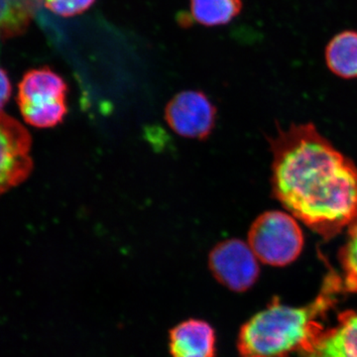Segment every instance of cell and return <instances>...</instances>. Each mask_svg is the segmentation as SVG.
Segmentation results:
<instances>
[{
	"label": "cell",
	"instance_id": "cell-1",
	"mask_svg": "<svg viewBox=\"0 0 357 357\" xmlns=\"http://www.w3.org/2000/svg\"><path fill=\"white\" fill-rule=\"evenodd\" d=\"M271 189L287 213L330 241L357 220V166L312 123L270 138Z\"/></svg>",
	"mask_w": 357,
	"mask_h": 357
},
{
	"label": "cell",
	"instance_id": "cell-2",
	"mask_svg": "<svg viewBox=\"0 0 357 357\" xmlns=\"http://www.w3.org/2000/svg\"><path fill=\"white\" fill-rule=\"evenodd\" d=\"M342 293L344 291L340 274L330 271L318 295L305 306H288L276 298L241 326L237 340L239 356H307L326 330L324 321Z\"/></svg>",
	"mask_w": 357,
	"mask_h": 357
},
{
	"label": "cell",
	"instance_id": "cell-3",
	"mask_svg": "<svg viewBox=\"0 0 357 357\" xmlns=\"http://www.w3.org/2000/svg\"><path fill=\"white\" fill-rule=\"evenodd\" d=\"M68 84L49 67L25 73L18 84L17 103L26 123L35 128H53L68 114Z\"/></svg>",
	"mask_w": 357,
	"mask_h": 357
},
{
	"label": "cell",
	"instance_id": "cell-4",
	"mask_svg": "<svg viewBox=\"0 0 357 357\" xmlns=\"http://www.w3.org/2000/svg\"><path fill=\"white\" fill-rule=\"evenodd\" d=\"M304 234L298 220L289 213L269 211L251 225L248 244L260 262L287 266L298 259L304 248Z\"/></svg>",
	"mask_w": 357,
	"mask_h": 357
},
{
	"label": "cell",
	"instance_id": "cell-5",
	"mask_svg": "<svg viewBox=\"0 0 357 357\" xmlns=\"http://www.w3.org/2000/svg\"><path fill=\"white\" fill-rule=\"evenodd\" d=\"M31 147L27 128L10 115L0 112V197L31 175Z\"/></svg>",
	"mask_w": 357,
	"mask_h": 357
},
{
	"label": "cell",
	"instance_id": "cell-6",
	"mask_svg": "<svg viewBox=\"0 0 357 357\" xmlns=\"http://www.w3.org/2000/svg\"><path fill=\"white\" fill-rule=\"evenodd\" d=\"M208 268L215 280L232 292L252 288L259 278V260L241 239L220 241L208 255Z\"/></svg>",
	"mask_w": 357,
	"mask_h": 357
},
{
	"label": "cell",
	"instance_id": "cell-7",
	"mask_svg": "<svg viewBox=\"0 0 357 357\" xmlns=\"http://www.w3.org/2000/svg\"><path fill=\"white\" fill-rule=\"evenodd\" d=\"M165 119L178 135L204 140L215 128L217 109L202 91H181L167 103Z\"/></svg>",
	"mask_w": 357,
	"mask_h": 357
},
{
	"label": "cell",
	"instance_id": "cell-8",
	"mask_svg": "<svg viewBox=\"0 0 357 357\" xmlns=\"http://www.w3.org/2000/svg\"><path fill=\"white\" fill-rule=\"evenodd\" d=\"M169 349L172 357H215L217 333L204 319H185L169 333Z\"/></svg>",
	"mask_w": 357,
	"mask_h": 357
},
{
	"label": "cell",
	"instance_id": "cell-9",
	"mask_svg": "<svg viewBox=\"0 0 357 357\" xmlns=\"http://www.w3.org/2000/svg\"><path fill=\"white\" fill-rule=\"evenodd\" d=\"M304 357H357V312L340 314L337 325L326 328Z\"/></svg>",
	"mask_w": 357,
	"mask_h": 357
},
{
	"label": "cell",
	"instance_id": "cell-10",
	"mask_svg": "<svg viewBox=\"0 0 357 357\" xmlns=\"http://www.w3.org/2000/svg\"><path fill=\"white\" fill-rule=\"evenodd\" d=\"M328 69L342 79L357 77V32L352 30L335 35L326 48Z\"/></svg>",
	"mask_w": 357,
	"mask_h": 357
},
{
	"label": "cell",
	"instance_id": "cell-11",
	"mask_svg": "<svg viewBox=\"0 0 357 357\" xmlns=\"http://www.w3.org/2000/svg\"><path fill=\"white\" fill-rule=\"evenodd\" d=\"M43 0H0V39L26 31Z\"/></svg>",
	"mask_w": 357,
	"mask_h": 357
},
{
	"label": "cell",
	"instance_id": "cell-12",
	"mask_svg": "<svg viewBox=\"0 0 357 357\" xmlns=\"http://www.w3.org/2000/svg\"><path fill=\"white\" fill-rule=\"evenodd\" d=\"M190 20L204 26L229 24L243 10L241 0H189Z\"/></svg>",
	"mask_w": 357,
	"mask_h": 357
},
{
	"label": "cell",
	"instance_id": "cell-13",
	"mask_svg": "<svg viewBox=\"0 0 357 357\" xmlns=\"http://www.w3.org/2000/svg\"><path fill=\"white\" fill-rule=\"evenodd\" d=\"M344 293L357 294V220L347 227V241L338 251Z\"/></svg>",
	"mask_w": 357,
	"mask_h": 357
},
{
	"label": "cell",
	"instance_id": "cell-14",
	"mask_svg": "<svg viewBox=\"0 0 357 357\" xmlns=\"http://www.w3.org/2000/svg\"><path fill=\"white\" fill-rule=\"evenodd\" d=\"M96 0H43L45 7L62 17H73L88 10Z\"/></svg>",
	"mask_w": 357,
	"mask_h": 357
},
{
	"label": "cell",
	"instance_id": "cell-15",
	"mask_svg": "<svg viewBox=\"0 0 357 357\" xmlns=\"http://www.w3.org/2000/svg\"><path fill=\"white\" fill-rule=\"evenodd\" d=\"M13 95V84L7 75L6 70L0 67V112H3L4 107Z\"/></svg>",
	"mask_w": 357,
	"mask_h": 357
}]
</instances>
